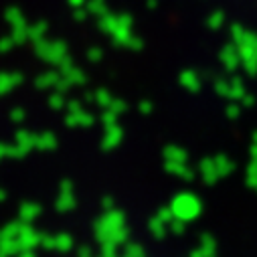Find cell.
<instances>
[{"mask_svg":"<svg viewBox=\"0 0 257 257\" xmlns=\"http://www.w3.org/2000/svg\"><path fill=\"white\" fill-rule=\"evenodd\" d=\"M199 201L192 195H178L172 203V215H176L182 221H188L199 215Z\"/></svg>","mask_w":257,"mask_h":257,"instance_id":"obj_1","label":"cell"},{"mask_svg":"<svg viewBox=\"0 0 257 257\" xmlns=\"http://www.w3.org/2000/svg\"><path fill=\"white\" fill-rule=\"evenodd\" d=\"M39 241H41V233H37V231L31 227V223L21 221V229H19V235H17V243H19L21 251H25V249H35V247L39 245Z\"/></svg>","mask_w":257,"mask_h":257,"instance_id":"obj_2","label":"cell"},{"mask_svg":"<svg viewBox=\"0 0 257 257\" xmlns=\"http://www.w3.org/2000/svg\"><path fill=\"white\" fill-rule=\"evenodd\" d=\"M121 138H123V130L117 125V123H111V125H105V136H103V142H101V150H113L121 144Z\"/></svg>","mask_w":257,"mask_h":257,"instance_id":"obj_3","label":"cell"},{"mask_svg":"<svg viewBox=\"0 0 257 257\" xmlns=\"http://www.w3.org/2000/svg\"><path fill=\"white\" fill-rule=\"evenodd\" d=\"M75 205H77V201H75L73 192H61L55 203V209H57V213H69L75 209Z\"/></svg>","mask_w":257,"mask_h":257,"instance_id":"obj_4","label":"cell"},{"mask_svg":"<svg viewBox=\"0 0 257 257\" xmlns=\"http://www.w3.org/2000/svg\"><path fill=\"white\" fill-rule=\"evenodd\" d=\"M41 211H43V207H41L39 203H23L19 215H21V221L31 223V221H35V219L41 215Z\"/></svg>","mask_w":257,"mask_h":257,"instance_id":"obj_5","label":"cell"},{"mask_svg":"<svg viewBox=\"0 0 257 257\" xmlns=\"http://www.w3.org/2000/svg\"><path fill=\"white\" fill-rule=\"evenodd\" d=\"M57 136L53 134V132H43L41 136H37V140H35V148H39V150H55L57 148Z\"/></svg>","mask_w":257,"mask_h":257,"instance_id":"obj_6","label":"cell"},{"mask_svg":"<svg viewBox=\"0 0 257 257\" xmlns=\"http://www.w3.org/2000/svg\"><path fill=\"white\" fill-rule=\"evenodd\" d=\"M73 245H75L73 235H69V233H59V235H55V249H57V251L67 253V251L73 249Z\"/></svg>","mask_w":257,"mask_h":257,"instance_id":"obj_7","label":"cell"},{"mask_svg":"<svg viewBox=\"0 0 257 257\" xmlns=\"http://www.w3.org/2000/svg\"><path fill=\"white\" fill-rule=\"evenodd\" d=\"M127 239H130V229H127L125 225L111 229V231H109V235H107V241H109V243H113V245H123Z\"/></svg>","mask_w":257,"mask_h":257,"instance_id":"obj_8","label":"cell"},{"mask_svg":"<svg viewBox=\"0 0 257 257\" xmlns=\"http://www.w3.org/2000/svg\"><path fill=\"white\" fill-rule=\"evenodd\" d=\"M35 140H37V136L31 134V132H27V130H19L17 132V146H21L27 154L35 148Z\"/></svg>","mask_w":257,"mask_h":257,"instance_id":"obj_9","label":"cell"},{"mask_svg":"<svg viewBox=\"0 0 257 257\" xmlns=\"http://www.w3.org/2000/svg\"><path fill=\"white\" fill-rule=\"evenodd\" d=\"M21 247L17 243V239H0V255L3 257H11V255H19Z\"/></svg>","mask_w":257,"mask_h":257,"instance_id":"obj_10","label":"cell"},{"mask_svg":"<svg viewBox=\"0 0 257 257\" xmlns=\"http://www.w3.org/2000/svg\"><path fill=\"white\" fill-rule=\"evenodd\" d=\"M19 229H21V219L13 221V223H7L3 229H0V239H17Z\"/></svg>","mask_w":257,"mask_h":257,"instance_id":"obj_11","label":"cell"},{"mask_svg":"<svg viewBox=\"0 0 257 257\" xmlns=\"http://www.w3.org/2000/svg\"><path fill=\"white\" fill-rule=\"evenodd\" d=\"M164 158L166 160H172V162H184L186 160V154L180 148H176V146H166L164 148Z\"/></svg>","mask_w":257,"mask_h":257,"instance_id":"obj_12","label":"cell"},{"mask_svg":"<svg viewBox=\"0 0 257 257\" xmlns=\"http://www.w3.org/2000/svg\"><path fill=\"white\" fill-rule=\"evenodd\" d=\"M166 170L172 172V174H178V176H182V178H192L190 170L184 168L182 162H172V160H168V162H166Z\"/></svg>","mask_w":257,"mask_h":257,"instance_id":"obj_13","label":"cell"},{"mask_svg":"<svg viewBox=\"0 0 257 257\" xmlns=\"http://www.w3.org/2000/svg\"><path fill=\"white\" fill-rule=\"evenodd\" d=\"M148 229H150V233H152L156 239H162V237L166 235V227H164V223H162L158 217L150 219V223H148Z\"/></svg>","mask_w":257,"mask_h":257,"instance_id":"obj_14","label":"cell"},{"mask_svg":"<svg viewBox=\"0 0 257 257\" xmlns=\"http://www.w3.org/2000/svg\"><path fill=\"white\" fill-rule=\"evenodd\" d=\"M125 245V251H123V255H127V257H146V251H144V247L140 245V243H123Z\"/></svg>","mask_w":257,"mask_h":257,"instance_id":"obj_15","label":"cell"},{"mask_svg":"<svg viewBox=\"0 0 257 257\" xmlns=\"http://www.w3.org/2000/svg\"><path fill=\"white\" fill-rule=\"evenodd\" d=\"M99 257H117V245H113V243H109V241L101 243V253H99Z\"/></svg>","mask_w":257,"mask_h":257,"instance_id":"obj_16","label":"cell"},{"mask_svg":"<svg viewBox=\"0 0 257 257\" xmlns=\"http://www.w3.org/2000/svg\"><path fill=\"white\" fill-rule=\"evenodd\" d=\"M39 245L43 249H55V235H47V233H41V241Z\"/></svg>","mask_w":257,"mask_h":257,"instance_id":"obj_17","label":"cell"},{"mask_svg":"<svg viewBox=\"0 0 257 257\" xmlns=\"http://www.w3.org/2000/svg\"><path fill=\"white\" fill-rule=\"evenodd\" d=\"M91 123H93V115H89V113H83V111H77V125L89 127Z\"/></svg>","mask_w":257,"mask_h":257,"instance_id":"obj_18","label":"cell"},{"mask_svg":"<svg viewBox=\"0 0 257 257\" xmlns=\"http://www.w3.org/2000/svg\"><path fill=\"white\" fill-rule=\"evenodd\" d=\"M156 217L166 225V223H170V221H172V217H174V215H172V209H170V207H162V209L158 211V215H156Z\"/></svg>","mask_w":257,"mask_h":257,"instance_id":"obj_19","label":"cell"},{"mask_svg":"<svg viewBox=\"0 0 257 257\" xmlns=\"http://www.w3.org/2000/svg\"><path fill=\"white\" fill-rule=\"evenodd\" d=\"M73 188H75V186H73V180H71V178H63L61 184H59V190H61V192H73Z\"/></svg>","mask_w":257,"mask_h":257,"instance_id":"obj_20","label":"cell"},{"mask_svg":"<svg viewBox=\"0 0 257 257\" xmlns=\"http://www.w3.org/2000/svg\"><path fill=\"white\" fill-rule=\"evenodd\" d=\"M101 121H103V125H111V123H115V113H113L111 109L103 111V115H101Z\"/></svg>","mask_w":257,"mask_h":257,"instance_id":"obj_21","label":"cell"},{"mask_svg":"<svg viewBox=\"0 0 257 257\" xmlns=\"http://www.w3.org/2000/svg\"><path fill=\"white\" fill-rule=\"evenodd\" d=\"M11 119H13V121H17V123H19V121H23V119H25V109H19V107H17V109H13Z\"/></svg>","mask_w":257,"mask_h":257,"instance_id":"obj_22","label":"cell"},{"mask_svg":"<svg viewBox=\"0 0 257 257\" xmlns=\"http://www.w3.org/2000/svg\"><path fill=\"white\" fill-rule=\"evenodd\" d=\"M170 229H172L174 233H182V231H184V223H182V219L170 221Z\"/></svg>","mask_w":257,"mask_h":257,"instance_id":"obj_23","label":"cell"},{"mask_svg":"<svg viewBox=\"0 0 257 257\" xmlns=\"http://www.w3.org/2000/svg\"><path fill=\"white\" fill-rule=\"evenodd\" d=\"M113 207H115V203H113L111 197H103V199H101V209H103V211H109V209H113Z\"/></svg>","mask_w":257,"mask_h":257,"instance_id":"obj_24","label":"cell"},{"mask_svg":"<svg viewBox=\"0 0 257 257\" xmlns=\"http://www.w3.org/2000/svg\"><path fill=\"white\" fill-rule=\"evenodd\" d=\"M3 158H11V146L0 142V160H3Z\"/></svg>","mask_w":257,"mask_h":257,"instance_id":"obj_25","label":"cell"},{"mask_svg":"<svg viewBox=\"0 0 257 257\" xmlns=\"http://www.w3.org/2000/svg\"><path fill=\"white\" fill-rule=\"evenodd\" d=\"M65 123H67L69 127H75V125H77V113H69V115L65 117Z\"/></svg>","mask_w":257,"mask_h":257,"instance_id":"obj_26","label":"cell"},{"mask_svg":"<svg viewBox=\"0 0 257 257\" xmlns=\"http://www.w3.org/2000/svg\"><path fill=\"white\" fill-rule=\"evenodd\" d=\"M123 109H125V105H123L121 101H113V103H111V111H113V113H121Z\"/></svg>","mask_w":257,"mask_h":257,"instance_id":"obj_27","label":"cell"},{"mask_svg":"<svg viewBox=\"0 0 257 257\" xmlns=\"http://www.w3.org/2000/svg\"><path fill=\"white\" fill-rule=\"evenodd\" d=\"M79 257H91V249H89L87 245L79 247Z\"/></svg>","mask_w":257,"mask_h":257,"instance_id":"obj_28","label":"cell"},{"mask_svg":"<svg viewBox=\"0 0 257 257\" xmlns=\"http://www.w3.org/2000/svg\"><path fill=\"white\" fill-rule=\"evenodd\" d=\"M69 111H71V113H77V111H81V105H79L77 101H71V103H69Z\"/></svg>","mask_w":257,"mask_h":257,"instance_id":"obj_29","label":"cell"},{"mask_svg":"<svg viewBox=\"0 0 257 257\" xmlns=\"http://www.w3.org/2000/svg\"><path fill=\"white\" fill-rule=\"evenodd\" d=\"M97 101H99L101 105H105V103H109V97H107V93H103V91H101V93H99V97H97Z\"/></svg>","mask_w":257,"mask_h":257,"instance_id":"obj_30","label":"cell"},{"mask_svg":"<svg viewBox=\"0 0 257 257\" xmlns=\"http://www.w3.org/2000/svg\"><path fill=\"white\" fill-rule=\"evenodd\" d=\"M61 103H63V101H61V97H59V95H55V97H51V105H53L55 109H57V107H61Z\"/></svg>","mask_w":257,"mask_h":257,"instance_id":"obj_31","label":"cell"},{"mask_svg":"<svg viewBox=\"0 0 257 257\" xmlns=\"http://www.w3.org/2000/svg\"><path fill=\"white\" fill-rule=\"evenodd\" d=\"M19 257H37L33 253V249H25V251H19Z\"/></svg>","mask_w":257,"mask_h":257,"instance_id":"obj_32","label":"cell"},{"mask_svg":"<svg viewBox=\"0 0 257 257\" xmlns=\"http://www.w3.org/2000/svg\"><path fill=\"white\" fill-rule=\"evenodd\" d=\"M9 199V190H5L3 186H0V203H5Z\"/></svg>","mask_w":257,"mask_h":257,"instance_id":"obj_33","label":"cell"},{"mask_svg":"<svg viewBox=\"0 0 257 257\" xmlns=\"http://www.w3.org/2000/svg\"><path fill=\"white\" fill-rule=\"evenodd\" d=\"M142 111L148 113V111H150V103H142Z\"/></svg>","mask_w":257,"mask_h":257,"instance_id":"obj_34","label":"cell"},{"mask_svg":"<svg viewBox=\"0 0 257 257\" xmlns=\"http://www.w3.org/2000/svg\"><path fill=\"white\" fill-rule=\"evenodd\" d=\"M123 257H127V255H123Z\"/></svg>","mask_w":257,"mask_h":257,"instance_id":"obj_35","label":"cell"},{"mask_svg":"<svg viewBox=\"0 0 257 257\" xmlns=\"http://www.w3.org/2000/svg\"><path fill=\"white\" fill-rule=\"evenodd\" d=\"M0 257H3V255H0Z\"/></svg>","mask_w":257,"mask_h":257,"instance_id":"obj_36","label":"cell"}]
</instances>
